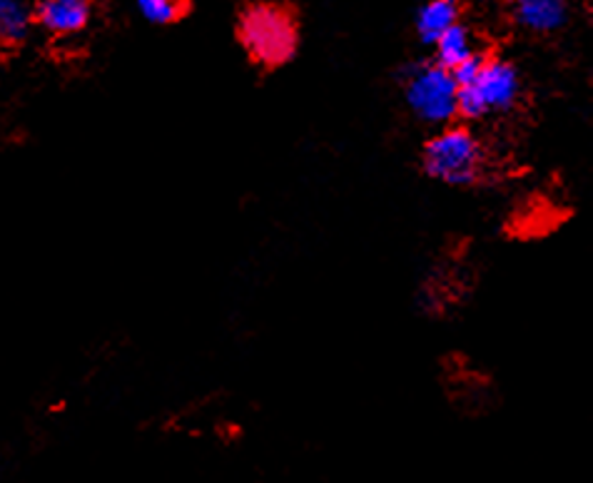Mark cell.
I'll return each instance as SVG.
<instances>
[{"mask_svg": "<svg viewBox=\"0 0 593 483\" xmlns=\"http://www.w3.org/2000/svg\"><path fill=\"white\" fill-rule=\"evenodd\" d=\"M435 51H437V65L447 68L449 73L457 70L459 65H464L476 55L474 37L461 23L451 25L449 31L439 37L435 43Z\"/></svg>", "mask_w": 593, "mask_h": 483, "instance_id": "obj_8", "label": "cell"}, {"mask_svg": "<svg viewBox=\"0 0 593 483\" xmlns=\"http://www.w3.org/2000/svg\"><path fill=\"white\" fill-rule=\"evenodd\" d=\"M404 98L409 110L427 125L444 128L459 118L457 112V80L437 63H421L407 70Z\"/></svg>", "mask_w": 593, "mask_h": 483, "instance_id": "obj_4", "label": "cell"}, {"mask_svg": "<svg viewBox=\"0 0 593 483\" xmlns=\"http://www.w3.org/2000/svg\"><path fill=\"white\" fill-rule=\"evenodd\" d=\"M459 23L457 0H427L417 15V33L427 45H435L451 25Z\"/></svg>", "mask_w": 593, "mask_h": 483, "instance_id": "obj_7", "label": "cell"}, {"mask_svg": "<svg viewBox=\"0 0 593 483\" xmlns=\"http://www.w3.org/2000/svg\"><path fill=\"white\" fill-rule=\"evenodd\" d=\"M451 75L457 80V112L464 120L502 116L521 98V75L506 61L476 53Z\"/></svg>", "mask_w": 593, "mask_h": 483, "instance_id": "obj_1", "label": "cell"}, {"mask_svg": "<svg viewBox=\"0 0 593 483\" xmlns=\"http://www.w3.org/2000/svg\"><path fill=\"white\" fill-rule=\"evenodd\" d=\"M140 15L147 23L169 25L185 13V0H135Z\"/></svg>", "mask_w": 593, "mask_h": 483, "instance_id": "obj_10", "label": "cell"}, {"mask_svg": "<svg viewBox=\"0 0 593 483\" xmlns=\"http://www.w3.org/2000/svg\"><path fill=\"white\" fill-rule=\"evenodd\" d=\"M28 28H31V13L23 0H0V41H23Z\"/></svg>", "mask_w": 593, "mask_h": 483, "instance_id": "obj_9", "label": "cell"}, {"mask_svg": "<svg viewBox=\"0 0 593 483\" xmlns=\"http://www.w3.org/2000/svg\"><path fill=\"white\" fill-rule=\"evenodd\" d=\"M421 165L431 179L451 187H469L482 179L486 153L482 140L469 128L444 125L424 145Z\"/></svg>", "mask_w": 593, "mask_h": 483, "instance_id": "obj_2", "label": "cell"}, {"mask_svg": "<svg viewBox=\"0 0 593 483\" xmlns=\"http://www.w3.org/2000/svg\"><path fill=\"white\" fill-rule=\"evenodd\" d=\"M37 21L55 35L80 33L90 21V3L88 0H41Z\"/></svg>", "mask_w": 593, "mask_h": 483, "instance_id": "obj_5", "label": "cell"}, {"mask_svg": "<svg viewBox=\"0 0 593 483\" xmlns=\"http://www.w3.org/2000/svg\"><path fill=\"white\" fill-rule=\"evenodd\" d=\"M512 8L531 33H553L567 23V0H512Z\"/></svg>", "mask_w": 593, "mask_h": 483, "instance_id": "obj_6", "label": "cell"}, {"mask_svg": "<svg viewBox=\"0 0 593 483\" xmlns=\"http://www.w3.org/2000/svg\"><path fill=\"white\" fill-rule=\"evenodd\" d=\"M240 41L254 63L275 68L297 51V23L282 6L257 3L240 18Z\"/></svg>", "mask_w": 593, "mask_h": 483, "instance_id": "obj_3", "label": "cell"}]
</instances>
